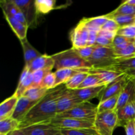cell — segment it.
<instances>
[{"label":"cell","instance_id":"11","mask_svg":"<svg viewBox=\"0 0 135 135\" xmlns=\"http://www.w3.org/2000/svg\"><path fill=\"white\" fill-rule=\"evenodd\" d=\"M21 129L26 135H54L61 131L60 128L51 123L34 124Z\"/></svg>","mask_w":135,"mask_h":135},{"label":"cell","instance_id":"9","mask_svg":"<svg viewBox=\"0 0 135 135\" xmlns=\"http://www.w3.org/2000/svg\"><path fill=\"white\" fill-rule=\"evenodd\" d=\"M89 30L83 24L79 22L77 26L70 33V39L73 47L75 49L88 46L89 38Z\"/></svg>","mask_w":135,"mask_h":135},{"label":"cell","instance_id":"40","mask_svg":"<svg viewBox=\"0 0 135 135\" xmlns=\"http://www.w3.org/2000/svg\"><path fill=\"white\" fill-rule=\"evenodd\" d=\"M75 49V48H74ZM95 49V46H86V47H81V48L75 49L76 52L83 59H85L88 61V59L92 56Z\"/></svg>","mask_w":135,"mask_h":135},{"label":"cell","instance_id":"17","mask_svg":"<svg viewBox=\"0 0 135 135\" xmlns=\"http://www.w3.org/2000/svg\"><path fill=\"white\" fill-rule=\"evenodd\" d=\"M91 69H60L55 71L56 76V87L61 84H64L69 80L73 76L80 73H89Z\"/></svg>","mask_w":135,"mask_h":135},{"label":"cell","instance_id":"34","mask_svg":"<svg viewBox=\"0 0 135 135\" xmlns=\"http://www.w3.org/2000/svg\"><path fill=\"white\" fill-rule=\"evenodd\" d=\"M52 68L44 69L38 70L32 73L33 74V84L32 86H39L45 76L51 72Z\"/></svg>","mask_w":135,"mask_h":135},{"label":"cell","instance_id":"51","mask_svg":"<svg viewBox=\"0 0 135 135\" xmlns=\"http://www.w3.org/2000/svg\"><path fill=\"white\" fill-rule=\"evenodd\" d=\"M134 25H135V18H134Z\"/></svg>","mask_w":135,"mask_h":135},{"label":"cell","instance_id":"16","mask_svg":"<svg viewBox=\"0 0 135 135\" xmlns=\"http://www.w3.org/2000/svg\"><path fill=\"white\" fill-rule=\"evenodd\" d=\"M117 112L118 127H123L129 121L135 120V100L130 102Z\"/></svg>","mask_w":135,"mask_h":135},{"label":"cell","instance_id":"29","mask_svg":"<svg viewBox=\"0 0 135 135\" xmlns=\"http://www.w3.org/2000/svg\"><path fill=\"white\" fill-rule=\"evenodd\" d=\"M119 96V95H117V96H113L110 98L107 99L105 101L99 102L98 105H97L98 113L108 112V111L116 110Z\"/></svg>","mask_w":135,"mask_h":135},{"label":"cell","instance_id":"21","mask_svg":"<svg viewBox=\"0 0 135 135\" xmlns=\"http://www.w3.org/2000/svg\"><path fill=\"white\" fill-rule=\"evenodd\" d=\"M104 69L121 73L127 71L135 70V57L127 59H117L114 63Z\"/></svg>","mask_w":135,"mask_h":135},{"label":"cell","instance_id":"19","mask_svg":"<svg viewBox=\"0 0 135 135\" xmlns=\"http://www.w3.org/2000/svg\"><path fill=\"white\" fill-rule=\"evenodd\" d=\"M105 86L90 87V88H80L72 90L74 94L83 102H87L94 98H98L100 92L105 88Z\"/></svg>","mask_w":135,"mask_h":135},{"label":"cell","instance_id":"31","mask_svg":"<svg viewBox=\"0 0 135 135\" xmlns=\"http://www.w3.org/2000/svg\"><path fill=\"white\" fill-rule=\"evenodd\" d=\"M88 75L89 73H80L76 74L65 84L66 88L71 90L78 89Z\"/></svg>","mask_w":135,"mask_h":135},{"label":"cell","instance_id":"50","mask_svg":"<svg viewBox=\"0 0 135 135\" xmlns=\"http://www.w3.org/2000/svg\"><path fill=\"white\" fill-rule=\"evenodd\" d=\"M0 135H7V134H0Z\"/></svg>","mask_w":135,"mask_h":135},{"label":"cell","instance_id":"2","mask_svg":"<svg viewBox=\"0 0 135 135\" xmlns=\"http://www.w3.org/2000/svg\"><path fill=\"white\" fill-rule=\"evenodd\" d=\"M55 62L54 69H92L88 61L83 59L73 47L60 51L51 55Z\"/></svg>","mask_w":135,"mask_h":135},{"label":"cell","instance_id":"32","mask_svg":"<svg viewBox=\"0 0 135 135\" xmlns=\"http://www.w3.org/2000/svg\"><path fill=\"white\" fill-rule=\"evenodd\" d=\"M106 86L105 83L100 79L98 75L94 74H90L87 76L85 80H84L81 85L79 86L78 89L80 88H90V87H95V86Z\"/></svg>","mask_w":135,"mask_h":135},{"label":"cell","instance_id":"44","mask_svg":"<svg viewBox=\"0 0 135 135\" xmlns=\"http://www.w3.org/2000/svg\"><path fill=\"white\" fill-rule=\"evenodd\" d=\"M98 35L102 36L105 37V38H108V39H110V40H113V39L115 38V36L117 35V34H116V33L111 32H109V31H106V30H101L98 32Z\"/></svg>","mask_w":135,"mask_h":135},{"label":"cell","instance_id":"4","mask_svg":"<svg viewBox=\"0 0 135 135\" xmlns=\"http://www.w3.org/2000/svg\"><path fill=\"white\" fill-rule=\"evenodd\" d=\"M117 57L113 47L95 46V49L88 61L92 68L104 69L115 62Z\"/></svg>","mask_w":135,"mask_h":135},{"label":"cell","instance_id":"24","mask_svg":"<svg viewBox=\"0 0 135 135\" xmlns=\"http://www.w3.org/2000/svg\"><path fill=\"white\" fill-rule=\"evenodd\" d=\"M5 18L19 40L26 38L27 30L28 28L27 26L22 24L14 17L5 16Z\"/></svg>","mask_w":135,"mask_h":135},{"label":"cell","instance_id":"22","mask_svg":"<svg viewBox=\"0 0 135 135\" xmlns=\"http://www.w3.org/2000/svg\"><path fill=\"white\" fill-rule=\"evenodd\" d=\"M21 46L22 47L24 53V58H25V66H27L31 63L32 61L36 59L38 57L42 55L40 52L36 50L30 44L27 38L20 40Z\"/></svg>","mask_w":135,"mask_h":135},{"label":"cell","instance_id":"30","mask_svg":"<svg viewBox=\"0 0 135 135\" xmlns=\"http://www.w3.org/2000/svg\"><path fill=\"white\" fill-rule=\"evenodd\" d=\"M55 0H35V6L38 14H47L55 9Z\"/></svg>","mask_w":135,"mask_h":135},{"label":"cell","instance_id":"37","mask_svg":"<svg viewBox=\"0 0 135 135\" xmlns=\"http://www.w3.org/2000/svg\"><path fill=\"white\" fill-rule=\"evenodd\" d=\"M40 86L47 90L52 89L56 87V76L54 72L51 73L46 75L40 84Z\"/></svg>","mask_w":135,"mask_h":135},{"label":"cell","instance_id":"18","mask_svg":"<svg viewBox=\"0 0 135 135\" xmlns=\"http://www.w3.org/2000/svg\"><path fill=\"white\" fill-rule=\"evenodd\" d=\"M54 65H55V62L51 55L42 54L41 56L38 57L32 61L28 65L25 67H27L30 72L33 73L34 71L44 69H54Z\"/></svg>","mask_w":135,"mask_h":135},{"label":"cell","instance_id":"3","mask_svg":"<svg viewBox=\"0 0 135 135\" xmlns=\"http://www.w3.org/2000/svg\"><path fill=\"white\" fill-rule=\"evenodd\" d=\"M118 127V116L116 110L97 113L94 121V129L98 135H113Z\"/></svg>","mask_w":135,"mask_h":135},{"label":"cell","instance_id":"52","mask_svg":"<svg viewBox=\"0 0 135 135\" xmlns=\"http://www.w3.org/2000/svg\"><path fill=\"white\" fill-rule=\"evenodd\" d=\"M95 135H98V134H97V133H96V134H95Z\"/></svg>","mask_w":135,"mask_h":135},{"label":"cell","instance_id":"45","mask_svg":"<svg viewBox=\"0 0 135 135\" xmlns=\"http://www.w3.org/2000/svg\"><path fill=\"white\" fill-rule=\"evenodd\" d=\"M124 73L128 76L130 79H131L135 84V70H131V71H127Z\"/></svg>","mask_w":135,"mask_h":135},{"label":"cell","instance_id":"49","mask_svg":"<svg viewBox=\"0 0 135 135\" xmlns=\"http://www.w3.org/2000/svg\"><path fill=\"white\" fill-rule=\"evenodd\" d=\"M134 47H135V40H134Z\"/></svg>","mask_w":135,"mask_h":135},{"label":"cell","instance_id":"36","mask_svg":"<svg viewBox=\"0 0 135 135\" xmlns=\"http://www.w3.org/2000/svg\"><path fill=\"white\" fill-rule=\"evenodd\" d=\"M134 40L117 34L113 40V48L114 50H121L134 42Z\"/></svg>","mask_w":135,"mask_h":135},{"label":"cell","instance_id":"38","mask_svg":"<svg viewBox=\"0 0 135 135\" xmlns=\"http://www.w3.org/2000/svg\"><path fill=\"white\" fill-rule=\"evenodd\" d=\"M117 34L125 37L128 39L135 40V25H131L119 28Z\"/></svg>","mask_w":135,"mask_h":135},{"label":"cell","instance_id":"15","mask_svg":"<svg viewBox=\"0 0 135 135\" xmlns=\"http://www.w3.org/2000/svg\"><path fill=\"white\" fill-rule=\"evenodd\" d=\"M129 78V77H128ZM135 100V84L134 82L129 78L122 91L119 96L116 111L121 109L122 107L127 104L130 102Z\"/></svg>","mask_w":135,"mask_h":135},{"label":"cell","instance_id":"35","mask_svg":"<svg viewBox=\"0 0 135 135\" xmlns=\"http://www.w3.org/2000/svg\"><path fill=\"white\" fill-rule=\"evenodd\" d=\"M61 133L64 135H95L96 134V132L94 129H61Z\"/></svg>","mask_w":135,"mask_h":135},{"label":"cell","instance_id":"47","mask_svg":"<svg viewBox=\"0 0 135 135\" xmlns=\"http://www.w3.org/2000/svg\"><path fill=\"white\" fill-rule=\"evenodd\" d=\"M123 2L125 3L129 4V5L135 7V0H127V1H123Z\"/></svg>","mask_w":135,"mask_h":135},{"label":"cell","instance_id":"8","mask_svg":"<svg viewBox=\"0 0 135 135\" xmlns=\"http://www.w3.org/2000/svg\"><path fill=\"white\" fill-rule=\"evenodd\" d=\"M18 9L25 16L28 28L36 25L38 12L35 6V1L32 0H13Z\"/></svg>","mask_w":135,"mask_h":135},{"label":"cell","instance_id":"12","mask_svg":"<svg viewBox=\"0 0 135 135\" xmlns=\"http://www.w3.org/2000/svg\"><path fill=\"white\" fill-rule=\"evenodd\" d=\"M38 102L32 101L25 96H21L18 98L12 117L21 123Z\"/></svg>","mask_w":135,"mask_h":135},{"label":"cell","instance_id":"7","mask_svg":"<svg viewBox=\"0 0 135 135\" xmlns=\"http://www.w3.org/2000/svg\"><path fill=\"white\" fill-rule=\"evenodd\" d=\"M128 79V76L123 73L112 83L105 86L98 96L99 102H102L107 99L119 95L123 88L127 83Z\"/></svg>","mask_w":135,"mask_h":135},{"label":"cell","instance_id":"26","mask_svg":"<svg viewBox=\"0 0 135 135\" xmlns=\"http://www.w3.org/2000/svg\"><path fill=\"white\" fill-rule=\"evenodd\" d=\"M119 15H135V7L123 2L117 9L105 15V17L108 18H112Z\"/></svg>","mask_w":135,"mask_h":135},{"label":"cell","instance_id":"43","mask_svg":"<svg viewBox=\"0 0 135 135\" xmlns=\"http://www.w3.org/2000/svg\"><path fill=\"white\" fill-rule=\"evenodd\" d=\"M126 135H135V120L129 121L124 126Z\"/></svg>","mask_w":135,"mask_h":135},{"label":"cell","instance_id":"46","mask_svg":"<svg viewBox=\"0 0 135 135\" xmlns=\"http://www.w3.org/2000/svg\"><path fill=\"white\" fill-rule=\"evenodd\" d=\"M7 135H26L21 130V129H18L17 130L14 131H12L11 133H9V134H7Z\"/></svg>","mask_w":135,"mask_h":135},{"label":"cell","instance_id":"25","mask_svg":"<svg viewBox=\"0 0 135 135\" xmlns=\"http://www.w3.org/2000/svg\"><path fill=\"white\" fill-rule=\"evenodd\" d=\"M108 20V18L105 15H102L92 18H84L80 22L83 24L89 30H94L99 32Z\"/></svg>","mask_w":135,"mask_h":135},{"label":"cell","instance_id":"1","mask_svg":"<svg viewBox=\"0 0 135 135\" xmlns=\"http://www.w3.org/2000/svg\"><path fill=\"white\" fill-rule=\"evenodd\" d=\"M67 89L64 84L49 90L46 96L38 102L21 121L19 129L34 124L51 122L57 115L58 99Z\"/></svg>","mask_w":135,"mask_h":135},{"label":"cell","instance_id":"5","mask_svg":"<svg viewBox=\"0 0 135 135\" xmlns=\"http://www.w3.org/2000/svg\"><path fill=\"white\" fill-rule=\"evenodd\" d=\"M97 106L90 102H83L72 109L57 115V118H74L94 121L97 115Z\"/></svg>","mask_w":135,"mask_h":135},{"label":"cell","instance_id":"13","mask_svg":"<svg viewBox=\"0 0 135 135\" xmlns=\"http://www.w3.org/2000/svg\"><path fill=\"white\" fill-rule=\"evenodd\" d=\"M0 5L3 10L4 16L14 17L18 21L22 22L25 25L28 26L27 22L25 16L22 12L20 11L18 7L16 5L13 0H4L1 1Z\"/></svg>","mask_w":135,"mask_h":135},{"label":"cell","instance_id":"48","mask_svg":"<svg viewBox=\"0 0 135 135\" xmlns=\"http://www.w3.org/2000/svg\"><path fill=\"white\" fill-rule=\"evenodd\" d=\"M54 135H64V134H62V133H61V131H60V132H59V133H56V134H54Z\"/></svg>","mask_w":135,"mask_h":135},{"label":"cell","instance_id":"27","mask_svg":"<svg viewBox=\"0 0 135 135\" xmlns=\"http://www.w3.org/2000/svg\"><path fill=\"white\" fill-rule=\"evenodd\" d=\"M20 121L13 117L5 119L0 121V134H7L9 133L19 129Z\"/></svg>","mask_w":135,"mask_h":135},{"label":"cell","instance_id":"33","mask_svg":"<svg viewBox=\"0 0 135 135\" xmlns=\"http://www.w3.org/2000/svg\"><path fill=\"white\" fill-rule=\"evenodd\" d=\"M117 59H127L135 57V47L134 42L121 50H114Z\"/></svg>","mask_w":135,"mask_h":135},{"label":"cell","instance_id":"14","mask_svg":"<svg viewBox=\"0 0 135 135\" xmlns=\"http://www.w3.org/2000/svg\"><path fill=\"white\" fill-rule=\"evenodd\" d=\"M33 84V74L30 72L27 67L25 66L21 76H20L19 81L17 85L16 90L14 94L16 95L19 98L21 96H23L25 92L28 89L32 86Z\"/></svg>","mask_w":135,"mask_h":135},{"label":"cell","instance_id":"39","mask_svg":"<svg viewBox=\"0 0 135 135\" xmlns=\"http://www.w3.org/2000/svg\"><path fill=\"white\" fill-rule=\"evenodd\" d=\"M112 18L114 20L121 28L128 25H134L135 15H119Z\"/></svg>","mask_w":135,"mask_h":135},{"label":"cell","instance_id":"28","mask_svg":"<svg viewBox=\"0 0 135 135\" xmlns=\"http://www.w3.org/2000/svg\"><path fill=\"white\" fill-rule=\"evenodd\" d=\"M49 90L39 86H32L26 90L23 96L30 99L32 101H39L44 97Z\"/></svg>","mask_w":135,"mask_h":135},{"label":"cell","instance_id":"41","mask_svg":"<svg viewBox=\"0 0 135 135\" xmlns=\"http://www.w3.org/2000/svg\"><path fill=\"white\" fill-rule=\"evenodd\" d=\"M119 28L120 27L118 25V24L114 20L112 19V18H108L107 22L103 26L102 30H106V31H109L111 32L116 33L117 34Z\"/></svg>","mask_w":135,"mask_h":135},{"label":"cell","instance_id":"42","mask_svg":"<svg viewBox=\"0 0 135 135\" xmlns=\"http://www.w3.org/2000/svg\"><path fill=\"white\" fill-rule=\"evenodd\" d=\"M94 46L113 47V40L108 39V38H105V37L98 35L96 44H95Z\"/></svg>","mask_w":135,"mask_h":135},{"label":"cell","instance_id":"20","mask_svg":"<svg viewBox=\"0 0 135 135\" xmlns=\"http://www.w3.org/2000/svg\"><path fill=\"white\" fill-rule=\"evenodd\" d=\"M18 100V98L13 94L3 101L0 105V121L13 116Z\"/></svg>","mask_w":135,"mask_h":135},{"label":"cell","instance_id":"23","mask_svg":"<svg viewBox=\"0 0 135 135\" xmlns=\"http://www.w3.org/2000/svg\"><path fill=\"white\" fill-rule=\"evenodd\" d=\"M90 74H94L98 75L102 80L105 83V85H108L109 83H112L113 80L117 79L123 73L106 69H94L92 68L90 70Z\"/></svg>","mask_w":135,"mask_h":135},{"label":"cell","instance_id":"6","mask_svg":"<svg viewBox=\"0 0 135 135\" xmlns=\"http://www.w3.org/2000/svg\"><path fill=\"white\" fill-rule=\"evenodd\" d=\"M50 123L60 129H94V121L88 119L55 117Z\"/></svg>","mask_w":135,"mask_h":135},{"label":"cell","instance_id":"10","mask_svg":"<svg viewBox=\"0 0 135 135\" xmlns=\"http://www.w3.org/2000/svg\"><path fill=\"white\" fill-rule=\"evenodd\" d=\"M83 103L73 94L72 90L67 89L57 101V115L69 111Z\"/></svg>","mask_w":135,"mask_h":135}]
</instances>
